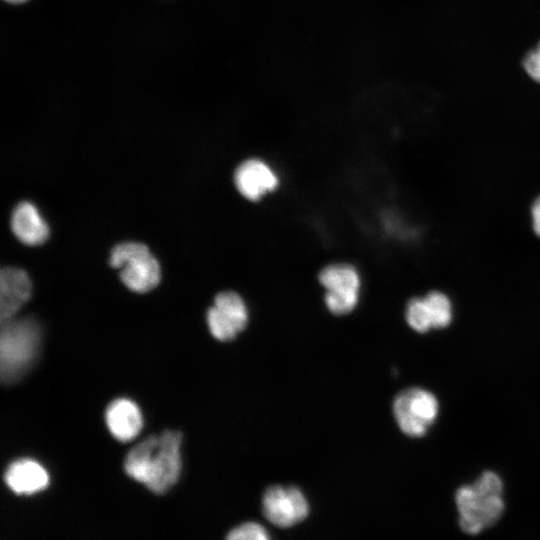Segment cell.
Here are the masks:
<instances>
[{
  "instance_id": "1",
  "label": "cell",
  "mask_w": 540,
  "mask_h": 540,
  "mask_svg": "<svg viewBox=\"0 0 540 540\" xmlns=\"http://www.w3.org/2000/svg\"><path fill=\"white\" fill-rule=\"evenodd\" d=\"M181 443L182 433L176 430L145 438L128 452L125 472L152 492L165 493L181 472Z\"/></svg>"
},
{
  "instance_id": "2",
  "label": "cell",
  "mask_w": 540,
  "mask_h": 540,
  "mask_svg": "<svg viewBox=\"0 0 540 540\" xmlns=\"http://www.w3.org/2000/svg\"><path fill=\"white\" fill-rule=\"evenodd\" d=\"M461 529L478 534L495 524L504 511L503 483L492 471H485L473 483L461 486L455 495Z\"/></svg>"
},
{
  "instance_id": "3",
  "label": "cell",
  "mask_w": 540,
  "mask_h": 540,
  "mask_svg": "<svg viewBox=\"0 0 540 540\" xmlns=\"http://www.w3.org/2000/svg\"><path fill=\"white\" fill-rule=\"evenodd\" d=\"M41 328L31 317L2 322L0 335V375L5 384L22 378L37 360Z\"/></svg>"
},
{
  "instance_id": "4",
  "label": "cell",
  "mask_w": 540,
  "mask_h": 540,
  "mask_svg": "<svg viewBox=\"0 0 540 540\" xmlns=\"http://www.w3.org/2000/svg\"><path fill=\"white\" fill-rule=\"evenodd\" d=\"M109 264L120 269L122 282L134 292H148L160 281L159 262L143 243L123 242L116 245L111 251Z\"/></svg>"
},
{
  "instance_id": "5",
  "label": "cell",
  "mask_w": 540,
  "mask_h": 540,
  "mask_svg": "<svg viewBox=\"0 0 540 540\" xmlns=\"http://www.w3.org/2000/svg\"><path fill=\"white\" fill-rule=\"evenodd\" d=\"M392 411L400 430L409 437L417 438L425 435L436 420L439 402L432 392L411 387L394 398Z\"/></svg>"
},
{
  "instance_id": "6",
  "label": "cell",
  "mask_w": 540,
  "mask_h": 540,
  "mask_svg": "<svg viewBox=\"0 0 540 540\" xmlns=\"http://www.w3.org/2000/svg\"><path fill=\"white\" fill-rule=\"evenodd\" d=\"M265 519L279 528H290L303 522L310 513L307 497L293 485H272L261 499Z\"/></svg>"
},
{
  "instance_id": "7",
  "label": "cell",
  "mask_w": 540,
  "mask_h": 540,
  "mask_svg": "<svg viewBox=\"0 0 540 540\" xmlns=\"http://www.w3.org/2000/svg\"><path fill=\"white\" fill-rule=\"evenodd\" d=\"M320 284L325 288V304L335 315L352 312L359 302L360 277L349 264H332L321 270Z\"/></svg>"
},
{
  "instance_id": "8",
  "label": "cell",
  "mask_w": 540,
  "mask_h": 540,
  "mask_svg": "<svg viewBox=\"0 0 540 540\" xmlns=\"http://www.w3.org/2000/svg\"><path fill=\"white\" fill-rule=\"evenodd\" d=\"M249 320L243 298L236 292L223 291L216 295L207 312L210 333L219 341H230L242 332Z\"/></svg>"
},
{
  "instance_id": "9",
  "label": "cell",
  "mask_w": 540,
  "mask_h": 540,
  "mask_svg": "<svg viewBox=\"0 0 540 540\" xmlns=\"http://www.w3.org/2000/svg\"><path fill=\"white\" fill-rule=\"evenodd\" d=\"M453 317L449 297L438 290L422 297L412 298L405 310V318L410 328L418 333L447 327Z\"/></svg>"
},
{
  "instance_id": "10",
  "label": "cell",
  "mask_w": 540,
  "mask_h": 540,
  "mask_svg": "<svg viewBox=\"0 0 540 540\" xmlns=\"http://www.w3.org/2000/svg\"><path fill=\"white\" fill-rule=\"evenodd\" d=\"M32 284L28 274L16 267H6L0 273V319L1 323L16 315L29 300Z\"/></svg>"
},
{
  "instance_id": "11",
  "label": "cell",
  "mask_w": 540,
  "mask_h": 540,
  "mask_svg": "<svg viewBox=\"0 0 540 540\" xmlns=\"http://www.w3.org/2000/svg\"><path fill=\"white\" fill-rule=\"evenodd\" d=\"M234 182L238 191L250 200H258L278 185L273 170L258 159H249L241 163L235 171Z\"/></svg>"
},
{
  "instance_id": "12",
  "label": "cell",
  "mask_w": 540,
  "mask_h": 540,
  "mask_svg": "<svg viewBox=\"0 0 540 540\" xmlns=\"http://www.w3.org/2000/svg\"><path fill=\"white\" fill-rule=\"evenodd\" d=\"M105 419L110 433L121 442L134 439L143 426L139 407L126 398L112 401L106 409Z\"/></svg>"
},
{
  "instance_id": "13",
  "label": "cell",
  "mask_w": 540,
  "mask_h": 540,
  "mask_svg": "<svg viewBox=\"0 0 540 540\" xmlns=\"http://www.w3.org/2000/svg\"><path fill=\"white\" fill-rule=\"evenodd\" d=\"M4 480L14 493L31 495L48 486L49 475L40 463L25 458L16 460L8 466Z\"/></svg>"
},
{
  "instance_id": "14",
  "label": "cell",
  "mask_w": 540,
  "mask_h": 540,
  "mask_svg": "<svg viewBox=\"0 0 540 540\" xmlns=\"http://www.w3.org/2000/svg\"><path fill=\"white\" fill-rule=\"evenodd\" d=\"M11 229L22 243L37 246L49 236V228L36 206L28 201L19 203L11 215Z\"/></svg>"
},
{
  "instance_id": "15",
  "label": "cell",
  "mask_w": 540,
  "mask_h": 540,
  "mask_svg": "<svg viewBox=\"0 0 540 540\" xmlns=\"http://www.w3.org/2000/svg\"><path fill=\"white\" fill-rule=\"evenodd\" d=\"M225 540H273L269 531L260 523L246 521L229 531Z\"/></svg>"
},
{
  "instance_id": "16",
  "label": "cell",
  "mask_w": 540,
  "mask_h": 540,
  "mask_svg": "<svg viewBox=\"0 0 540 540\" xmlns=\"http://www.w3.org/2000/svg\"><path fill=\"white\" fill-rule=\"evenodd\" d=\"M522 66L532 80L540 82V41L525 54Z\"/></svg>"
},
{
  "instance_id": "17",
  "label": "cell",
  "mask_w": 540,
  "mask_h": 540,
  "mask_svg": "<svg viewBox=\"0 0 540 540\" xmlns=\"http://www.w3.org/2000/svg\"><path fill=\"white\" fill-rule=\"evenodd\" d=\"M531 229L540 239V194L532 201L529 209Z\"/></svg>"
},
{
  "instance_id": "18",
  "label": "cell",
  "mask_w": 540,
  "mask_h": 540,
  "mask_svg": "<svg viewBox=\"0 0 540 540\" xmlns=\"http://www.w3.org/2000/svg\"><path fill=\"white\" fill-rule=\"evenodd\" d=\"M6 2L8 3H11V4H21V3H24L28 0H5Z\"/></svg>"
}]
</instances>
